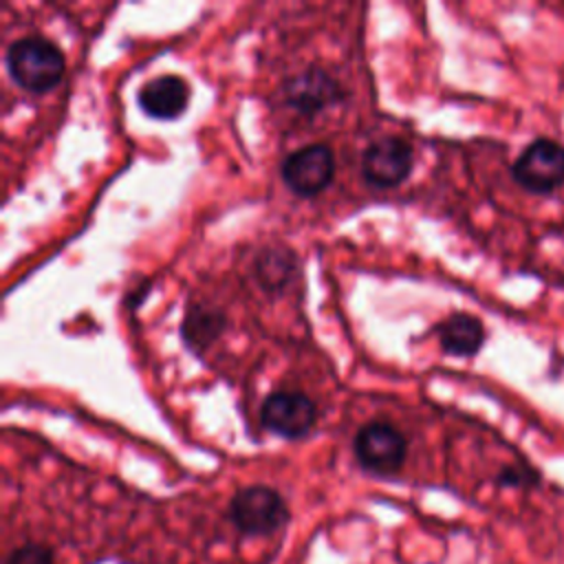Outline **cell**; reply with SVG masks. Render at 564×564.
I'll return each instance as SVG.
<instances>
[{
	"mask_svg": "<svg viewBox=\"0 0 564 564\" xmlns=\"http://www.w3.org/2000/svg\"><path fill=\"white\" fill-rule=\"evenodd\" d=\"M293 271H295V260H293V253L286 249H267L256 260L258 282L269 291L282 289L289 282Z\"/></svg>",
	"mask_w": 564,
	"mask_h": 564,
	"instance_id": "7c38bea8",
	"label": "cell"
},
{
	"mask_svg": "<svg viewBox=\"0 0 564 564\" xmlns=\"http://www.w3.org/2000/svg\"><path fill=\"white\" fill-rule=\"evenodd\" d=\"M434 330L441 348L454 357H474L485 344V326L471 313H452Z\"/></svg>",
	"mask_w": 564,
	"mask_h": 564,
	"instance_id": "30bf717a",
	"label": "cell"
},
{
	"mask_svg": "<svg viewBox=\"0 0 564 564\" xmlns=\"http://www.w3.org/2000/svg\"><path fill=\"white\" fill-rule=\"evenodd\" d=\"M4 62L11 79L29 93H46L64 75L62 51L42 35H26L11 42Z\"/></svg>",
	"mask_w": 564,
	"mask_h": 564,
	"instance_id": "6da1fadb",
	"label": "cell"
},
{
	"mask_svg": "<svg viewBox=\"0 0 564 564\" xmlns=\"http://www.w3.org/2000/svg\"><path fill=\"white\" fill-rule=\"evenodd\" d=\"M225 324L227 322H225L220 311L196 304L185 313V319L181 324V335H183V341L194 352H200L203 348H207L223 333Z\"/></svg>",
	"mask_w": 564,
	"mask_h": 564,
	"instance_id": "8fae6325",
	"label": "cell"
},
{
	"mask_svg": "<svg viewBox=\"0 0 564 564\" xmlns=\"http://www.w3.org/2000/svg\"><path fill=\"white\" fill-rule=\"evenodd\" d=\"M344 97L339 82L324 68H306L284 84V99L291 108L315 115L326 106L337 104Z\"/></svg>",
	"mask_w": 564,
	"mask_h": 564,
	"instance_id": "ba28073f",
	"label": "cell"
},
{
	"mask_svg": "<svg viewBox=\"0 0 564 564\" xmlns=\"http://www.w3.org/2000/svg\"><path fill=\"white\" fill-rule=\"evenodd\" d=\"M315 403L302 392H273L260 408V421L273 434L284 438H302L315 425Z\"/></svg>",
	"mask_w": 564,
	"mask_h": 564,
	"instance_id": "52a82bcc",
	"label": "cell"
},
{
	"mask_svg": "<svg viewBox=\"0 0 564 564\" xmlns=\"http://www.w3.org/2000/svg\"><path fill=\"white\" fill-rule=\"evenodd\" d=\"M352 449L357 463L366 471L388 476L397 471L405 458V438L394 425L386 421H370L357 432Z\"/></svg>",
	"mask_w": 564,
	"mask_h": 564,
	"instance_id": "277c9868",
	"label": "cell"
},
{
	"mask_svg": "<svg viewBox=\"0 0 564 564\" xmlns=\"http://www.w3.org/2000/svg\"><path fill=\"white\" fill-rule=\"evenodd\" d=\"M137 101L152 119H176L189 101V86L178 75H161L141 86Z\"/></svg>",
	"mask_w": 564,
	"mask_h": 564,
	"instance_id": "9c48e42d",
	"label": "cell"
},
{
	"mask_svg": "<svg viewBox=\"0 0 564 564\" xmlns=\"http://www.w3.org/2000/svg\"><path fill=\"white\" fill-rule=\"evenodd\" d=\"M538 480L540 476L531 467H518V465L502 467L496 474V482L500 487H533Z\"/></svg>",
	"mask_w": 564,
	"mask_h": 564,
	"instance_id": "5bb4252c",
	"label": "cell"
},
{
	"mask_svg": "<svg viewBox=\"0 0 564 564\" xmlns=\"http://www.w3.org/2000/svg\"><path fill=\"white\" fill-rule=\"evenodd\" d=\"M412 163V145L405 139L381 137L364 150L361 172L375 187H394L408 178Z\"/></svg>",
	"mask_w": 564,
	"mask_h": 564,
	"instance_id": "8992f818",
	"label": "cell"
},
{
	"mask_svg": "<svg viewBox=\"0 0 564 564\" xmlns=\"http://www.w3.org/2000/svg\"><path fill=\"white\" fill-rule=\"evenodd\" d=\"M4 564H55V557L44 544H24L11 551Z\"/></svg>",
	"mask_w": 564,
	"mask_h": 564,
	"instance_id": "4fadbf2b",
	"label": "cell"
},
{
	"mask_svg": "<svg viewBox=\"0 0 564 564\" xmlns=\"http://www.w3.org/2000/svg\"><path fill=\"white\" fill-rule=\"evenodd\" d=\"M513 181L531 194H551L564 185V145L549 139H533L511 165Z\"/></svg>",
	"mask_w": 564,
	"mask_h": 564,
	"instance_id": "3957f363",
	"label": "cell"
},
{
	"mask_svg": "<svg viewBox=\"0 0 564 564\" xmlns=\"http://www.w3.org/2000/svg\"><path fill=\"white\" fill-rule=\"evenodd\" d=\"M229 520L242 535H271L289 522V507L275 489L251 485L229 500Z\"/></svg>",
	"mask_w": 564,
	"mask_h": 564,
	"instance_id": "7a4b0ae2",
	"label": "cell"
},
{
	"mask_svg": "<svg viewBox=\"0 0 564 564\" xmlns=\"http://www.w3.org/2000/svg\"><path fill=\"white\" fill-rule=\"evenodd\" d=\"M335 161L333 152L324 143L304 145L291 152L280 167L282 181L297 196H315L319 194L333 178Z\"/></svg>",
	"mask_w": 564,
	"mask_h": 564,
	"instance_id": "5b68a950",
	"label": "cell"
}]
</instances>
